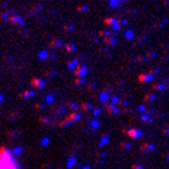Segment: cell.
Instances as JSON below:
<instances>
[{
	"label": "cell",
	"mask_w": 169,
	"mask_h": 169,
	"mask_svg": "<svg viewBox=\"0 0 169 169\" xmlns=\"http://www.w3.org/2000/svg\"><path fill=\"white\" fill-rule=\"evenodd\" d=\"M0 169H19L14 155L9 154L7 150H4V148L0 150Z\"/></svg>",
	"instance_id": "1"
}]
</instances>
